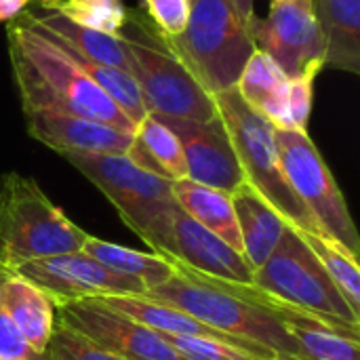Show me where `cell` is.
Returning <instances> with one entry per match:
<instances>
[{
    "label": "cell",
    "instance_id": "cell-1",
    "mask_svg": "<svg viewBox=\"0 0 360 360\" xmlns=\"http://www.w3.org/2000/svg\"><path fill=\"white\" fill-rule=\"evenodd\" d=\"M6 44L23 112L46 110L82 116L135 133L127 114L74 63L70 53L23 17L8 23Z\"/></svg>",
    "mask_w": 360,
    "mask_h": 360
},
{
    "label": "cell",
    "instance_id": "cell-2",
    "mask_svg": "<svg viewBox=\"0 0 360 360\" xmlns=\"http://www.w3.org/2000/svg\"><path fill=\"white\" fill-rule=\"evenodd\" d=\"M165 259L175 274L165 285L146 291V297L171 304L226 335L264 346L276 354V360H306L295 338L274 312L221 289L211 276L198 274L171 257Z\"/></svg>",
    "mask_w": 360,
    "mask_h": 360
},
{
    "label": "cell",
    "instance_id": "cell-3",
    "mask_svg": "<svg viewBox=\"0 0 360 360\" xmlns=\"http://www.w3.org/2000/svg\"><path fill=\"white\" fill-rule=\"evenodd\" d=\"M86 238L34 179L19 173L0 177V270L82 251Z\"/></svg>",
    "mask_w": 360,
    "mask_h": 360
},
{
    "label": "cell",
    "instance_id": "cell-4",
    "mask_svg": "<svg viewBox=\"0 0 360 360\" xmlns=\"http://www.w3.org/2000/svg\"><path fill=\"white\" fill-rule=\"evenodd\" d=\"M120 38L127 44L129 74L139 86L148 114L198 122L219 116L213 95L173 55L148 17L131 8Z\"/></svg>",
    "mask_w": 360,
    "mask_h": 360
},
{
    "label": "cell",
    "instance_id": "cell-5",
    "mask_svg": "<svg viewBox=\"0 0 360 360\" xmlns=\"http://www.w3.org/2000/svg\"><path fill=\"white\" fill-rule=\"evenodd\" d=\"M251 283L314 316L335 333L360 340V314L350 308L293 226L287 224L276 249L253 272Z\"/></svg>",
    "mask_w": 360,
    "mask_h": 360
},
{
    "label": "cell",
    "instance_id": "cell-6",
    "mask_svg": "<svg viewBox=\"0 0 360 360\" xmlns=\"http://www.w3.org/2000/svg\"><path fill=\"white\" fill-rule=\"evenodd\" d=\"M162 40L213 97L236 86L245 63L255 51L251 32L228 0H194L186 30Z\"/></svg>",
    "mask_w": 360,
    "mask_h": 360
},
{
    "label": "cell",
    "instance_id": "cell-7",
    "mask_svg": "<svg viewBox=\"0 0 360 360\" xmlns=\"http://www.w3.org/2000/svg\"><path fill=\"white\" fill-rule=\"evenodd\" d=\"M213 99L219 118L232 139L245 181L255 192H259L285 217L289 226L314 234H325L283 173L274 137L276 127L259 116L255 110H251L236 89L224 91Z\"/></svg>",
    "mask_w": 360,
    "mask_h": 360
},
{
    "label": "cell",
    "instance_id": "cell-8",
    "mask_svg": "<svg viewBox=\"0 0 360 360\" xmlns=\"http://www.w3.org/2000/svg\"><path fill=\"white\" fill-rule=\"evenodd\" d=\"M114 205L120 219L156 251L169 230L173 181L137 167L127 154H61Z\"/></svg>",
    "mask_w": 360,
    "mask_h": 360
},
{
    "label": "cell",
    "instance_id": "cell-9",
    "mask_svg": "<svg viewBox=\"0 0 360 360\" xmlns=\"http://www.w3.org/2000/svg\"><path fill=\"white\" fill-rule=\"evenodd\" d=\"M274 137L283 173L297 198L329 238L359 257L360 238L346 198L308 131L276 129Z\"/></svg>",
    "mask_w": 360,
    "mask_h": 360
},
{
    "label": "cell",
    "instance_id": "cell-10",
    "mask_svg": "<svg viewBox=\"0 0 360 360\" xmlns=\"http://www.w3.org/2000/svg\"><path fill=\"white\" fill-rule=\"evenodd\" d=\"M251 38L287 78L321 74L325 68V42L312 6L272 2L268 17H257Z\"/></svg>",
    "mask_w": 360,
    "mask_h": 360
},
{
    "label": "cell",
    "instance_id": "cell-11",
    "mask_svg": "<svg viewBox=\"0 0 360 360\" xmlns=\"http://www.w3.org/2000/svg\"><path fill=\"white\" fill-rule=\"evenodd\" d=\"M15 272L34 283L55 308L82 300L146 293V287L139 281L110 272L84 251L34 259L19 266Z\"/></svg>",
    "mask_w": 360,
    "mask_h": 360
},
{
    "label": "cell",
    "instance_id": "cell-12",
    "mask_svg": "<svg viewBox=\"0 0 360 360\" xmlns=\"http://www.w3.org/2000/svg\"><path fill=\"white\" fill-rule=\"evenodd\" d=\"M57 321L124 360H186L160 333L97 300L59 306Z\"/></svg>",
    "mask_w": 360,
    "mask_h": 360
},
{
    "label": "cell",
    "instance_id": "cell-13",
    "mask_svg": "<svg viewBox=\"0 0 360 360\" xmlns=\"http://www.w3.org/2000/svg\"><path fill=\"white\" fill-rule=\"evenodd\" d=\"M158 118L177 135L181 143L188 179L224 190L228 194L245 184V175L238 165L232 139L219 116L207 122L171 116Z\"/></svg>",
    "mask_w": 360,
    "mask_h": 360
},
{
    "label": "cell",
    "instance_id": "cell-14",
    "mask_svg": "<svg viewBox=\"0 0 360 360\" xmlns=\"http://www.w3.org/2000/svg\"><path fill=\"white\" fill-rule=\"evenodd\" d=\"M179 262L181 266L230 283H251L253 268L247 264L243 253L232 249L219 236L196 224L179 207L173 211L167 236L162 245L152 251Z\"/></svg>",
    "mask_w": 360,
    "mask_h": 360
},
{
    "label": "cell",
    "instance_id": "cell-15",
    "mask_svg": "<svg viewBox=\"0 0 360 360\" xmlns=\"http://www.w3.org/2000/svg\"><path fill=\"white\" fill-rule=\"evenodd\" d=\"M25 114L30 137L61 154H127L133 133L82 116L34 110Z\"/></svg>",
    "mask_w": 360,
    "mask_h": 360
},
{
    "label": "cell",
    "instance_id": "cell-16",
    "mask_svg": "<svg viewBox=\"0 0 360 360\" xmlns=\"http://www.w3.org/2000/svg\"><path fill=\"white\" fill-rule=\"evenodd\" d=\"M97 302H101L103 306L133 319L135 323L150 327L156 333L162 335H200V338H215L221 340L226 344H234L243 350H247L249 354H253L257 360H276V354L264 346L257 344H249L243 340H236L232 335H226L213 327L202 325L200 321H196L194 316L186 314L184 310L158 302V300H150L146 295H110V297H99Z\"/></svg>",
    "mask_w": 360,
    "mask_h": 360
},
{
    "label": "cell",
    "instance_id": "cell-17",
    "mask_svg": "<svg viewBox=\"0 0 360 360\" xmlns=\"http://www.w3.org/2000/svg\"><path fill=\"white\" fill-rule=\"evenodd\" d=\"M0 304L36 354H44L55 331V304L15 270H0Z\"/></svg>",
    "mask_w": 360,
    "mask_h": 360
},
{
    "label": "cell",
    "instance_id": "cell-18",
    "mask_svg": "<svg viewBox=\"0 0 360 360\" xmlns=\"http://www.w3.org/2000/svg\"><path fill=\"white\" fill-rule=\"evenodd\" d=\"M230 196L243 243V257L255 272L276 249L287 221L247 181L240 184Z\"/></svg>",
    "mask_w": 360,
    "mask_h": 360
},
{
    "label": "cell",
    "instance_id": "cell-19",
    "mask_svg": "<svg viewBox=\"0 0 360 360\" xmlns=\"http://www.w3.org/2000/svg\"><path fill=\"white\" fill-rule=\"evenodd\" d=\"M325 42V68L360 74V0H312Z\"/></svg>",
    "mask_w": 360,
    "mask_h": 360
},
{
    "label": "cell",
    "instance_id": "cell-20",
    "mask_svg": "<svg viewBox=\"0 0 360 360\" xmlns=\"http://www.w3.org/2000/svg\"><path fill=\"white\" fill-rule=\"evenodd\" d=\"M21 17L34 30H38L40 34L51 38L61 49L72 51L80 57H86V59H93V61L114 65V68L129 72L127 44L120 36H110V34H99V32L78 27L57 13L25 11Z\"/></svg>",
    "mask_w": 360,
    "mask_h": 360
},
{
    "label": "cell",
    "instance_id": "cell-21",
    "mask_svg": "<svg viewBox=\"0 0 360 360\" xmlns=\"http://www.w3.org/2000/svg\"><path fill=\"white\" fill-rule=\"evenodd\" d=\"M234 89L251 110H255L276 129H289V120H287L289 78L268 55L255 49L249 61L245 63Z\"/></svg>",
    "mask_w": 360,
    "mask_h": 360
},
{
    "label": "cell",
    "instance_id": "cell-22",
    "mask_svg": "<svg viewBox=\"0 0 360 360\" xmlns=\"http://www.w3.org/2000/svg\"><path fill=\"white\" fill-rule=\"evenodd\" d=\"M173 196L186 215H190L196 224H200L202 228L219 236L238 253H243L232 196L228 192L196 184L186 177V179L173 181Z\"/></svg>",
    "mask_w": 360,
    "mask_h": 360
},
{
    "label": "cell",
    "instance_id": "cell-23",
    "mask_svg": "<svg viewBox=\"0 0 360 360\" xmlns=\"http://www.w3.org/2000/svg\"><path fill=\"white\" fill-rule=\"evenodd\" d=\"M127 156L141 169L171 181L186 179V160L177 135L154 114L135 124L133 146Z\"/></svg>",
    "mask_w": 360,
    "mask_h": 360
},
{
    "label": "cell",
    "instance_id": "cell-24",
    "mask_svg": "<svg viewBox=\"0 0 360 360\" xmlns=\"http://www.w3.org/2000/svg\"><path fill=\"white\" fill-rule=\"evenodd\" d=\"M82 251L93 257L97 264L108 268L114 274L139 281L146 291H152L165 285L173 274V266L158 253H141L135 249L120 247L116 243H108L95 236H89Z\"/></svg>",
    "mask_w": 360,
    "mask_h": 360
},
{
    "label": "cell",
    "instance_id": "cell-25",
    "mask_svg": "<svg viewBox=\"0 0 360 360\" xmlns=\"http://www.w3.org/2000/svg\"><path fill=\"white\" fill-rule=\"evenodd\" d=\"M38 11L57 13L78 27L120 36L129 19V6L122 0H30Z\"/></svg>",
    "mask_w": 360,
    "mask_h": 360
},
{
    "label": "cell",
    "instance_id": "cell-26",
    "mask_svg": "<svg viewBox=\"0 0 360 360\" xmlns=\"http://www.w3.org/2000/svg\"><path fill=\"white\" fill-rule=\"evenodd\" d=\"M297 230V228H295ZM302 240L310 247V251L316 255L329 278L335 283L344 300L350 304V308L360 314V268L359 257L352 255L346 247H342L338 240L325 236V234H314L306 230H297Z\"/></svg>",
    "mask_w": 360,
    "mask_h": 360
},
{
    "label": "cell",
    "instance_id": "cell-27",
    "mask_svg": "<svg viewBox=\"0 0 360 360\" xmlns=\"http://www.w3.org/2000/svg\"><path fill=\"white\" fill-rule=\"evenodd\" d=\"M306 360H360V340L335 333L327 325L287 327Z\"/></svg>",
    "mask_w": 360,
    "mask_h": 360
},
{
    "label": "cell",
    "instance_id": "cell-28",
    "mask_svg": "<svg viewBox=\"0 0 360 360\" xmlns=\"http://www.w3.org/2000/svg\"><path fill=\"white\" fill-rule=\"evenodd\" d=\"M42 360H124L57 321Z\"/></svg>",
    "mask_w": 360,
    "mask_h": 360
},
{
    "label": "cell",
    "instance_id": "cell-29",
    "mask_svg": "<svg viewBox=\"0 0 360 360\" xmlns=\"http://www.w3.org/2000/svg\"><path fill=\"white\" fill-rule=\"evenodd\" d=\"M162 338L186 360H257L247 350L215 338H200V335H162Z\"/></svg>",
    "mask_w": 360,
    "mask_h": 360
},
{
    "label": "cell",
    "instance_id": "cell-30",
    "mask_svg": "<svg viewBox=\"0 0 360 360\" xmlns=\"http://www.w3.org/2000/svg\"><path fill=\"white\" fill-rule=\"evenodd\" d=\"M146 17L162 38H175L186 30L190 17V0H143Z\"/></svg>",
    "mask_w": 360,
    "mask_h": 360
},
{
    "label": "cell",
    "instance_id": "cell-31",
    "mask_svg": "<svg viewBox=\"0 0 360 360\" xmlns=\"http://www.w3.org/2000/svg\"><path fill=\"white\" fill-rule=\"evenodd\" d=\"M319 74H304L289 78L287 93V120L293 131H308V120L314 105V80Z\"/></svg>",
    "mask_w": 360,
    "mask_h": 360
},
{
    "label": "cell",
    "instance_id": "cell-32",
    "mask_svg": "<svg viewBox=\"0 0 360 360\" xmlns=\"http://www.w3.org/2000/svg\"><path fill=\"white\" fill-rule=\"evenodd\" d=\"M0 354L2 356H13V359L21 360H42V356L36 354L27 346V342L21 338V333L15 329L13 321L4 312L2 304H0Z\"/></svg>",
    "mask_w": 360,
    "mask_h": 360
},
{
    "label": "cell",
    "instance_id": "cell-33",
    "mask_svg": "<svg viewBox=\"0 0 360 360\" xmlns=\"http://www.w3.org/2000/svg\"><path fill=\"white\" fill-rule=\"evenodd\" d=\"M232 11L236 13V17L243 21V25L251 32L255 21H257V15H255V0H228Z\"/></svg>",
    "mask_w": 360,
    "mask_h": 360
},
{
    "label": "cell",
    "instance_id": "cell-34",
    "mask_svg": "<svg viewBox=\"0 0 360 360\" xmlns=\"http://www.w3.org/2000/svg\"><path fill=\"white\" fill-rule=\"evenodd\" d=\"M30 6V0H0V23L19 19Z\"/></svg>",
    "mask_w": 360,
    "mask_h": 360
},
{
    "label": "cell",
    "instance_id": "cell-35",
    "mask_svg": "<svg viewBox=\"0 0 360 360\" xmlns=\"http://www.w3.org/2000/svg\"><path fill=\"white\" fill-rule=\"evenodd\" d=\"M272 2H289V4H306V6L312 4V0H272Z\"/></svg>",
    "mask_w": 360,
    "mask_h": 360
},
{
    "label": "cell",
    "instance_id": "cell-36",
    "mask_svg": "<svg viewBox=\"0 0 360 360\" xmlns=\"http://www.w3.org/2000/svg\"><path fill=\"white\" fill-rule=\"evenodd\" d=\"M0 360H21V359H13V356H2V354H0Z\"/></svg>",
    "mask_w": 360,
    "mask_h": 360
},
{
    "label": "cell",
    "instance_id": "cell-37",
    "mask_svg": "<svg viewBox=\"0 0 360 360\" xmlns=\"http://www.w3.org/2000/svg\"><path fill=\"white\" fill-rule=\"evenodd\" d=\"M190 2H194V0H190Z\"/></svg>",
    "mask_w": 360,
    "mask_h": 360
}]
</instances>
